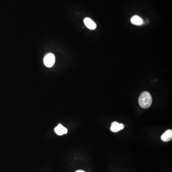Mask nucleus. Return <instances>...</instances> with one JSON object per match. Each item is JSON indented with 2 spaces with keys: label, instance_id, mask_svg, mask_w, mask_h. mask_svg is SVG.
I'll use <instances>...</instances> for the list:
<instances>
[{
  "label": "nucleus",
  "instance_id": "obj_1",
  "mask_svg": "<svg viewBox=\"0 0 172 172\" xmlns=\"http://www.w3.org/2000/svg\"><path fill=\"white\" fill-rule=\"evenodd\" d=\"M152 97L149 92H144L140 94L139 98L140 106L144 109H147L151 106Z\"/></svg>",
  "mask_w": 172,
  "mask_h": 172
},
{
  "label": "nucleus",
  "instance_id": "obj_2",
  "mask_svg": "<svg viewBox=\"0 0 172 172\" xmlns=\"http://www.w3.org/2000/svg\"><path fill=\"white\" fill-rule=\"evenodd\" d=\"M55 62V57L54 54L52 53H48L46 54L44 58V63L46 66L51 68Z\"/></svg>",
  "mask_w": 172,
  "mask_h": 172
},
{
  "label": "nucleus",
  "instance_id": "obj_3",
  "mask_svg": "<svg viewBox=\"0 0 172 172\" xmlns=\"http://www.w3.org/2000/svg\"><path fill=\"white\" fill-rule=\"evenodd\" d=\"M124 128V125L122 123H119L117 122H113L110 126V130L113 133H117L122 130Z\"/></svg>",
  "mask_w": 172,
  "mask_h": 172
},
{
  "label": "nucleus",
  "instance_id": "obj_4",
  "mask_svg": "<svg viewBox=\"0 0 172 172\" xmlns=\"http://www.w3.org/2000/svg\"><path fill=\"white\" fill-rule=\"evenodd\" d=\"M84 22L86 26L89 29L93 30H95L97 27L96 23L94 22L92 19L89 18H85L84 19Z\"/></svg>",
  "mask_w": 172,
  "mask_h": 172
},
{
  "label": "nucleus",
  "instance_id": "obj_5",
  "mask_svg": "<svg viewBox=\"0 0 172 172\" xmlns=\"http://www.w3.org/2000/svg\"><path fill=\"white\" fill-rule=\"evenodd\" d=\"M54 132H56L58 135H62L64 134H66L68 133V129L64 127L63 126L59 124L54 128Z\"/></svg>",
  "mask_w": 172,
  "mask_h": 172
},
{
  "label": "nucleus",
  "instance_id": "obj_6",
  "mask_svg": "<svg viewBox=\"0 0 172 172\" xmlns=\"http://www.w3.org/2000/svg\"><path fill=\"white\" fill-rule=\"evenodd\" d=\"M172 139V131L168 130L166 131L161 136V140L164 142L170 141Z\"/></svg>",
  "mask_w": 172,
  "mask_h": 172
},
{
  "label": "nucleus",
  "instance_id": "obj_7",
  "mask_svg": "<svg viewBox=\"0 0 172 172\" xmlns=\"http://www.w3.org/2000/svg\"><path fill=\"white\" fill-rule=\"evenodd\" d=\"M131 22L133 24L140 25L143 24V21L141 18L137 15H135L131 18Z\"/></svg>",
  "mask_w": 172,
  "mask_h": 172
},
{
  "label": "nucleus",
  "instance_id": "obj_8",
  "mask_svg": "<svg viewBox=\"0 0 172 172\" xmlns=\"http://www.w3.org/2000/svg\"><path fill=\"white\" fill-rule=\"evenodd\" d=\"M85 172L84 171H82V170H78V171H77L76 172Z\"/></svg>",
  "mask_w": 172,
  "mask_h": 172
}]
</instances>
